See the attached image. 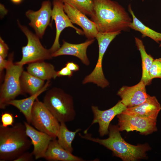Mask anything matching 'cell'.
I'll use <instances>...</instances> for the list:
<instances>
[{"label": "cell", "mask_w": 161, "mask_h": 161, "mask_svg": "<svg viewBox=\"0 0 161 161\" xmlns=\"http://www.w3.org/2000/svg\"><path fill=\"white\" fill-rule=\"evenodd\" d=\"M91 20L99 32L129 31L132 18L125 8L112 0H92Z\"/></svg>", "instance_id": "6da1fadb"}, {"label": "cell", "mask_w": 161, "mask_h": 161, "mask_svg": "<svg viewBox=\"0 0 161 161\" xmlns=\"http://www.w3.org/2000/svg\"><path fill=\"white\" fill-rule=\"evenodd\" d=\"M109 137L102 139L94 138L90 134H79L82 138L98 143L112 151L114 155L124 161H134L145 158L146 152L151 148L147 143L133 145L126 142L122 137L118 125H110Z\"/></svg>", "instance_id": "7a4b0ae2"}, {"label": "cell", "mask_w": 161, "mask_h": 161, "mask_svg": "<svg viewBox=\"0 0 161 161\" xmlns=\"http://www.w3.org/2000/svg\"><path fill=\"white\" fill-rule=\"evenodd\" d=\"M21 122L11 127L0 125V161H14L30 147L32 143Z\"/></svg>", "instance_id": "3957f363"}, {"label": "cell", "mask_w": 161, "mask_h": 161, "mask_svg": "<svg viewBox=\"0 0 161 161\" xmlns=\"http://www.w3.org/2000/svg\"><path fill=\"white\" fill-rule=\"evenodd\" d=\"M43 103L60 123L70 122L75 118L73 98L60 88L53 87L47 90Z\"/></svg>", "instance_id": "277c9868"}, {"label": "cell", "mask_w": 161, "mask_h": 161, "mask_svg": "<svg viewBox=\"0 0 161 161\" xmlns=\"http://www.w3.org/2000/svg\"><path fill=\"white\" fill-rule=\"evenodd\" d=\"M17 21L18 27L26 37L27 41V45L22 47L21 59L15 63L23 66L27 64L52 59V53L49 49L44 47L40 38L27 27L21 24L18 20Z\"/></svg>", "instance_id": "5b68a950"}, {"label": "cell", "mask_w": 161, "mask_h": 161, "mask_svg": "<svg viewBox=\"0 0 161 161\" xmlns=\"http://www.w3.org/2000/svg\"><path fill=\"white\" fill-rule=\"evenodd\" d=\"M12 60L5 69L4 81L0 91V108L4 109L8 103L20 95H24L20 79L24 71L23 66L13 63Z\"/></svg>", "instance_id": "8992f818"}, {"label": "cell", "mask_w": 161, "mask_h": 161, "mask_svg": "<svg viewBox=\"0 0 161 161\" xmlns=\"http://www.w3.org/2000/svg\"><path fill=\"white\" fill-rule=\"evenodd\" d=\"M31 124L37 130L45 133L53 138H56L60 123L43 102L37 98L33 105Z\"/></svg>", "instance_id": "52a82bcc"}, {"label": "cell", "mask_w": 161, "mask_h": 161, "mask_svg": "<svg viewBox=\"0 0 161 161\" xmlns=\"http://www.w3.org/2000/svg\"><path fill=\"white\" fill-rule=\"evenodd\" d=\"M121 32L118 31L110 32H99L98 33L95 38L97 41L99 46L97 61L92 72L86 76L83 80V84L92 83L103 88L109 85V82L105 78L103 72L102 65L103 58L111 42Z\"/></svg>", "instance_id": "ba28073f"}, {"label": "cell", "mask_w": 161, "mask_h": 161, "mask_svg": "<svg viewBox=\"0 0 161 161\" xmlns=\"http://www.w3.org/2000/svg\"><path fill=\"white\" fill-rule=\"evenodd\" d=\"M120 131L127 132L134 130L141 134L147 135L157 130V120L130 115L122 112L117 115Z\"/></svg>", "instance_id": "9c48e42d"}, {"label": "cell", "mask_w": 161, "mask_h": 161, "mask_svg": "<svg viewBox=\"0 0 161 161\" xmlns=\"http://www.w3.org/2000/svg\"><path fill=\"white\" fill-rule=\"evenodd\" d=\"M64 3L59 0H53L52 1L51 18L52 20L55 21L56 32L53 43L49 49L52 54L60 48L59 37L61 32L65 28L72 27L76 30L78 34H84L83 31L73 25L64 11Z\"/></svg>", "instance_id": "30bf717a"}, {"label": "cell", "mask_w": 161, "mask_h": 161, "mask_svg": "<svg viewBox=\"0 0 161 161\" xmlns=\"http://www.w3.org/2000/svg\"><path fill=\"white\" fill-rule=\"evenodd\" d=\"M52 9L51 3L48 0L42 2L38 10L34 11L29 10L25 13L26 16L30 21L29 25L33 29L35 34L40 38H42L49 24Z\"/></svg>", "instance_id": "8fae6325"}, {"label": "cell", "mask_w": 161, "mask_h": 161, "mask_svg": "<svg viewBox=\"0 0 161 161\" xmlns=\"http://www.w3.org/2000/svg\"><path fill=\"white\" fill-rule=\"evenodd\" d=\"M126 106L121 100L111 108L105 110H101L98 106H92L91 109L93 114V120L90 126L98 123L99 126L98 132L100 136L109 134V128L111 120L116 115L121 113L126 108Z\"/></svg>", "instance_id": "7c38bea8"}, {"label": "cell", "mask_w": 161, "mask_h": 161, "mask_svg": "<svg viewBox=\"0 0 161 161\" xmlns=\"http://www.w3.org/2000/svg\"><path fill=\"white\" fill-rule=\"evenodd\" d=\"M146 85L140 80L137 84L131 86H123L117 92L121 102L127 108L138 105L145 101L150 96L146 92Z\"/></svg>", "instance_id": "4fadbf2b"}, {"label": "cell", "mask_w": 161, "mask_h": 161, "mask_svg": "<svg viewBox=\"0 0 161 161\" xmlns=\"http://www.w3.org/2000/svg\"><path fill=\"white\" fill-rule=\"evenodd\" d=\"M64 11L73 24L80 27L88 40L94 39L99 32L95 24L86 16L69 4L64 3Z\"/></svg>", "instance_id": "5bb4252c"}, {"label": "cell", "mask_w": 161, "mask_h": 161, "mask_svg": "<svg viewBox=\"0 0 161 161\" xmlns=\"http://www.w3.org/2000/svg\"><path fill=\"white\" fill-rule=\"evenodd\" d=\"M26 132L33 146L32 153L35 159L44 158L51 141L53 139L48 134L34 128L27 122H24Z\"/></svg>", "instance_id": "9a60e30c"}, {"label": "cell", "mask_w": 161, "mask_h": 161, "mask_svg": "<svg viewBox=\"0 0 161 161\" xmlns=\"http://www.w3.org/2000/svg\"><path fill=\"white\" fill-rule=\"evenodd\" d=\"M94 39L88 40L85 42L79 44H72L63 40L61 47L52 54V57L62 55H71L79 58L85 65L88 66L90 64L86 54L88 47L95 41Z\"/></svg>", "instance_id": "2e32d148"}, {"label": "cell", "mask_w": 161, "mask_h": 161, "mask_svg": "<svg viewBox=\"0 0 161 161\" xmlns=\"http://www.w3.org/2000/svg\"><path fill=\"white\" fill-rule=\"evenodd\" d=\"M161 109V105L156 97L150 96L142 103L135 106L127 108L122 112L130 115L157 120Z\"/></svg>", "instance_id": "e0dca14e"}, {"label": "cell", "mask_w": 161, "mask_h": 161, "mask_svg": "<svg viewBox=\"0 0 161 161\" xmlns=\"http://www.w3.org/2000/svg\"><path fill=\"white\" fill-rule=\"evenodd\" d=\"M48 161H82V158L74 155L61 147L56 138L50 142L44 158Z\"/></svg>", "instance_id": "ac0fdd59"}, {"label": "cell", "mask_w": 161, "mask_h": 161, "mask_svg": "<svg viewBox=\"0 0 161 161\" xmlns=\"http://www.w3.org/2000/svg\"><path fill=\"white\" fill-rule=\"evenodd\" d=\"M50 80H47L43 88L35 94L25 98L12 100L8 103V105L17 108L23 114L27 122L30 124L31 111L33 103L38 97L47 90L50 85Z\"/></svg>", "instance_id": "d6986e66"}, {"label": "cell", "mask_w": 161, "mask_h": 161, "mask_svg": "<svg viewBox=\"0 0 161 161\" xmlns=\"http://www.w3.org/2000/svg\"><path fill=\"white\" fill-rule=\"evenodd\" d=\"M27 70L31 75L44 81L55 79L57 77L54 66L44 61L28 64Z\"/></svg>", "instance_id": "ffe728a7"}, {"label": "cell", "mask_w": 161, "mask_h": 161, "mask_svg": "<svg viewBox=\"0 0 161 161\" xmlns=\"http://www.w3.org/2000/svg\"><path fill=\"white\" fill-rule=\"evenodd\" d=\"M135 44L140 52L142 60V73L140 80L146 86L150 85L152 79L150 74V70L154 59L150 54L147 53L142 41L137 37H135Z\"/></svg>", "instance_id": "44dd1931"}, {"label": "cell", "mask_w": 161, "mask_h": 161, "mask_svg": "<svg viewBox=\"0 0 161 161\" xmlns=\"http://www.w3.org/2000/svg\"><path fill=\"white\" fill-rule=\"evenodd\" d=\"M20 81L21 89L24 95L27 93L30 95L38 92L45 84L44 80L24 71L21 74Z\"/></svg>", "instance_id": "7402d4cb"}, {"label": "cell", "mask_w": 161, "mask_h": 161, "mask_svg": "<svg viewBox=\"0 0 161 161\" xmlns=\"http://www.w3.org/2000/svg\"><path fill=\"white\" fill-rule=\"evenodd\" d=\"M128 10L132 16V21L130 27L132 29L140 32L142 37H148L157 43L160 41L161 33L157 32L146 26L135 16L130 4L128 7Z\"/></svg>", "instance_id": "603a6c76"}, {"label": "cell", "mask_w": 161, "mask_h": 161, "mask_svg": "<svg viewBox=\"0 0 161 161\" xmlns=\"http://www.w3.org/2000/svg\"><path fill=\"white\" fill-rule=\"evenodd\" d=\"M60 127L57 135L58 141L60 145L65 150L72 153L73 150L72 143L77 133L81 130V129H77L74 131L69 130L65 123H60Z\"/></svg>", "instance_id": "cb8c5ba5"}, {"label": "cell", "mask_w": 161, "mask_h": 161, "mask_svg": "<svg viewBox=\"0 0 161 161\" xmlns=\"http://www.w3.org/2000/svg\"><path fill=\"white\" fill-rule=\"evenodd\" d=\"M63 3L73 6L86 16L91 17L92 10V0H59Z\"/></svg>", "instance_id": "d4e9b609"}, {"label": "cell", "mask_w": 161, "mask_h": 161, "mask_svg": "<svg viewBox=\"0 0 161 161\" xmlns=\"http://www.w3.org/2000/svg\"><path fill=\"white\" fill-rule=\"evenodd\" d=\"M149 74L151 78L161 79V58L154 59L151 67Z\"/></svg>", "instance_id": "484cf974"}, {"label": "cell", "mask_w": 161, "mask_h": 161, "mask_svg": "<svg viewBox=\"0 0 161 161\" xmlns=\"http://www.w3.org/2000/svg\"><path fill=\"white\" fill-rule=\"evenodd\" d=\"M2 126L4 127L13 126L14 117L12 114L9 112H5L1 115Z\"/></svg>", "instance_id": "4316f807"}, {"label": "cell", "mask_w": 161, "mask_h": 161, "mask_svg": "<svg viewBox=\"0 0 161 161\" xmlns=\"http://www.w3.org/2000/svg\"><path fill=\"white\" fill-rule=\"evenodd\" d=\"M13 53L10 54L7 60L0 56V73L2 74L3 70L6 69L8 66L11 61L13 59Z\"/></svg>", "instance_id": "83f0119b"}, {"label": "cell", "mask_w": 161, "mask_h": 161, "mask_svg": "<svg viewBox=\"0 0 161 161\" xmlns=\"http://www.w3.org/2000/svg\"><path fill=\"white\" fill-rule=\"evenodd\" d=\"M9 49L7 44L1 37H0V56L5 58L7 57Z\"/></svg>", "instance_id": "f1b7e54d"}, {"label": "cell", "mask_w": 161, "mask_h": 161, "mask_svg": "<svg viewBox=\"0 0 161 161\" xmlns=\"http://www.w3.org/2000/svg\"><path fill=\"white\" fill-rule=\"evenodd\" d=\"M34 157L31 152L26 151L21 154L14 161H32L34 160Z\"/></svg>", "instance_id": "f546056e"}, {"label": "cell", "mask_w": 161, "mask_h": 161, "mask_svg": "<svg viewBox=\"0 0 161 161\" xmlns=\"http://www.w3.org/2000/svg\"><path fill=\"white\" fill-rule=\"evenodd\" d=\"M73 72L65 66L60 70L57 72V77L67 76L69 77L72 76Z\"/></svg>", "instance_id": "4dcf8cb0"}, {"label": "cell", "mask_w": 161, "mask_h": 161, "mask_svg": "<svg viewBox=\"0 0 161 161\" xmlns=\"http://www.w3.org/2000/svg\"><path fill=\"white\" fill-rule=\"evenodd\" d=\"M69 69L72 71H77L79 69V66L73 62H68L65 65Z\"/></svg>", "instance_id": "1f68e13d"}, {"label": "cell", "mask_w": 161, "mask_h": 161, "mask_svg": "<svg viewBox=\"0 0 161 161\" xmlns=\"http://www.w3.org/2000/svg\"><path fill=\"white\" fill-rule=\"evenodd\" d=\"M0 8L1 16V17L7 14L8 11L5 7L4 5L1 3L0 4Z\"/></svg>", "instance_id": "d6a6232c"}, {"label": "cell", "mask_w": 161, "mask_h": 161, "mask_svg": "<svg viewBox=\"0 0 161 161\" xmlns=\"http://www.w3.org/2000/svg\"><path fill=\"white\" fill-rule=\"evenodd\" d=\"M13 4H19L21 3L23 0H10Z\"/></svg>", "instance_id": "836d02e7"}, {"label": "cell", "mask_w": 161, "mask_h": 161, "mask_svg": "<svg viewBox=\"0 0 161 161\" xmlns=\"http://www.w3.org/2000/svg\"><path fill=\"white\" fill-rule=\"evenodd\" d=\"M160 44L159 47H161V39H160Z\"/></svg>", "instance_id": "e575fe53"}]
</instances>
